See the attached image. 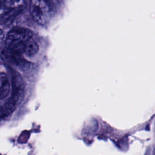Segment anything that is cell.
<instances>
[{
    "label": "cell",
    "instance_id": "1",
    "mask_svg": "<svg viewBox=\"0 0 155 155\" xmlns=\"http://www.w3.org/2000/svg\"><path fill=\"white\" fill-rule=\"evenodd\" d=\"M33 36L31 30L22 27H16L7 35L5 45L7 48L18 53H22L25 44Z\"/></svg>",
    "mask_w": 155,
    "mask_h": 155
},
{
    "label": "cell",
    "instance_id": "5",
    "mask_svg": "<svg viewBox=\"0 0 155 155\" xmlns=\"http://www.w3.org/2000/svg\"><path fill=\"white\" fill-rule=\"evenodd\" d=\"M39 50V46L38 44L35 41H31L30 40L25 44L23 53L27 56H33L37 53Z\"/></svg>",
    "mask_w": 155,
    "mask_h": 155
},
{
    "label": "cell",
    "instance_id": "6",
    "mask_svg": "<svg viewBox=\"0 0 155 155\" xmlns=\"http://www.w3.org/2000/svg\"><path fill=\"white\" fill-rule=\"evenodd\" d=\"M1 1H2V0H1Z\"/></svg>",
    "mask_w": 155,
    "mask_h": 155
},
{
    "label": "cell",
    "instance_id": "3",
    "mask_svg": "<svg viewBox=\"0 0 155 155\" xmlns=\"http://www.w3.org/2000/svg\"><path fill=\"white\" fill-rule=\"evenodd\" d=\"M10 91V82L7 75L1 73L0 74V97L1 99L5 98Z\"/></svg>",
    "mask_w": 155,
    "mask_h": 155
},
{
    "label": "cell",
    "instance_id": "2",
    "mask_svg": "<svg viewBox=\"0 0 155 155\" xmlns=\"http://www.w3.org/2000/svg\"><path fill=\"white\" fill-rule=\"evenodd\" d=\"M29 9L35 22L40 25L47 23L50 12V6L47 0H30Z\"/></svg>",
    "mask_w": 155,
    "mask_h": 155
},
{
    "label": "cell",
    "instance_id": "4",
    "mask_svg": "<svg viewBox=\"0 0 155 155\" xmlns=\"http://www.w3.org/2000/svg\"><path fill=\"white\" fill-rule=\"evenodd\" d=\"M1 1L8 10H14L18 12L22 10L26 5L25 0H2Z\"/></svg>",
    "mask_w": 155,
    "mask_h": 155
}]
</instances>
